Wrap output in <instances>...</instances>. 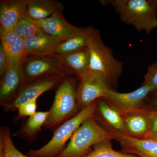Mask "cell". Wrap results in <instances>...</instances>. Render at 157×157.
Instances as JSON below:
<instances>
[{
	"label": "cell",
	"instance_id": "cell-10",
	"mask_svg": "<svg viewBox=\"0 0 157 157\" xmlns=\"http://www.w3.org/2000/svg\"><path fill=\"white\" fill-rule=\"evenodd\" d=\"M21 63L11 61L9 69L1 77L0 105L2 107L10 103L25 85Z\"/></svg>",
	"mask_w": 157,
	"mask_h": 157
},
{
	"label": "cell",
	"instance_id": "cell-30",
	"mask_svg": "<svg viewBox=\"0 0 157 157\" xmlns=\"http://www.w3.org/2000/svg\"><path fill=\"white\" fill-rule=\"evenodd\" d=\"M146 138H151V139H153V140L157 141V134L151 135V136H149L148 137H146Z\"/></svg>",
	"mask_w": 157,
	"mask_h": 157
},
{
	"label": "cell",
	"instance_id": "cell-22",
	"mask_svg": "<svg viewBox=\"0 0 157 157\" xmlns=\"http://www.w3.org/2000/svg\"><path fill=\"white\" fill-rule=\"evenodd\" d=\"M13 32L24 39L45 33L25 11L21 16Z\"/></svg>",
	"mask_w": 157,
	"mask_h": 157
},
{
	"label": "cell",
	"instance_id": "cell-14",
	"mask_svg": "<svg viewBox=\"0 0 157 157\" xmlns=\"http://www.w3.org/2000/svg\"><path fill=\"white\" fill-rule=\"evenodd\" d=\"M124 125L127 135L138 138H145L149 133V112L144 109L123 114Z\"/></svg>",
	"mask_w": 157,
	"mask_h": 157
},
{
	"label": "cell",
	"instance_id": "cell-20",
	"mask_svg": "<svg viewBox=\"0 0 157 157\" xmlns=\"http://www.w3.org/2000/svg\"><path fill=\"white\" fill-rule=\"evenodd\" d=\"M1 44L11 61L21 63L27 56L25 40L14 32H9L0 36Z\"/></svg>",
	"mask_w": 157,
	"mask_h": 157
},
{
	"label": "cell",
	"instance_id": "cell-12",
	"mask_svg": "<svg viewBox=\"0 0 157 157\" xmlns=\"http://www.w3.org/2000/svg\"><path fill=\"white\" fill-rule=\"evenodd\" d=\"M27 1H0V36L14 30L18 20L25 11Z\"/></svg>",
	"mask_w": 157,
	"mask_h": 157
},
{
	"label": "cell",
	"instance_id": "cell-19",
	"mask_svg": "<svg viewBox=\"0 0 157 157\" xmlns=\"http://www.w3.org/2000/svg\"><path fill=\"white\" fill-rule=\"evenodd\" d=\"M49 114V110L38 111L29 117L22 123L20 129L17 131V136L29 144L33 143L37 139L39 132L42 131Z\"/></svg>",
	"mask_w": 157,
	"mask_h": 157
},
{
	"label": "cell",
	"instance_id": "cell-4",
	"mask_svg": "<svg viewBox=\"0 0 157 157\" xmlns=\"http://www.w3.org/2000/svg\"><path fill=\"white\" fill-rule=\"evenodd\" d=\"M77 86L76 79L71 76L65 78L57 88L49 115L43 126L45 129L54 132L81 111L76 98Z\"/></svg>",
	"mask_w": 157,
	"mask_h": 157
},
{
	"label": "cell",
	"instance_id": "cell-23",
	"mask_svg": "<svg viewBox=\"0 0 157 157\" xmlns=\"http://www.w3.org/2000/svg\"><path fill=\"white\" fill-rule=\"evenodd\" d=\"M0 157H29L23 154L14 146L9 127L0 128Z\"/></svg>",
	"mask_w": 157,
	"mask_h": 157
},
{
	"label": "cell",
	"instance_id": "cell-11",
	"mask_svg": "<svg viewBox=\"0 0 157 157\" xmlns=\"http://www.w3.org/2000/svg\"><path fill=\"white\" fill-rule=\"evenodd\" d=\"M42 30L51 36L64 42L83 30L84 28L70 24L65 19L63 11L40 20H35Z\"/></svg>",
	"mask_w": 157,
	"mask_h": 157
},
{
	"label": "cell",
	"instance_id": "cell-8",
	"mask_svg": "<svg viewBox=\"0 0 157 157\" xmlns=\"http://www.w3.org/2000/svg\"><path fill=\"white\" fill-rule=\"evenodd\" d=\"M65 78L58 75H53L38 78L24 86L17 96L3 107L5 112L17 111L21 104L38 99L46 91L56 89Z\"/></svg>",
	"mask_w": 157,
	"mask_h": 157
},
{
	"label": "cell",
	"instance_id": "cell-28",
	"mask_svg": "<svg viewBox=\"0 0 157 157\" xmlns=\"http://www.w3.org/2000/svg\"><path fill=\"white\" fill-rule=\"evenodd\" d=\"M149 112L150 120V129L149 133L145 138L151 135L157 134V112L149 111Z\"/></svg>",
	"mask_w": 157,
	"mask_h": 157
},
{
	"label": "cell",
	"instance_id": "cell-25",
	"mask_svg": "<svg viewBox=\"0 0 157 157\" xmlns=\"http://www.w3.org/2000/svg\"><path fill=\"white\" fill-rule=\"evenodd\" d=\"M37 99L25 102L17 107V115L14 117V121L17 122L21 119L34 115L37 112Z\"/></svg>",
	"mask_w": 157,
	"mask_h": 157
},
{
	"label": "cell",
	"instance_id": "cell-2",
	"mask_svg": "<svg viewBox=\"0 0 157 157\" xmlns=\"http://www.w3.org/2000/svg\"><path fill=\"white\" fill-rule=\"evenodd\" d=\"M88 47L90 73L101 78L111 89L117 84L121 75L123 63L113 56L111 48L106 46L101 39L99 30H95Z\"/></svg>",
	"mask_w": 157,
	"mask_h": 157
},
{
	"label": "cell",
	"instance_id": "cell-5",
	"mask_svg": "<svg viewBox=\"0 0 157 157\" xmlns=\"http://www.w3.org/2000/svg\"><path fill=\"white\" fill-rule=\"evenodd\" d=\"M98 101L61 125L53 132V136L46 144L38 149L30 150L26 155L29 157H58L64 150L67 143L76 129L87 119L94 117Z\"/></svg>",
	"mask_w": 157,
	"mask_h": 157
},
{
	"label": "cell",
	"instance_id": "cell-21",
	"mask_svg": "<svg viewBox=\"0 0 157 157\" xmlns=\"http://www.w3.org/2000/svg\"><path fill=\"white\" fill-rule=\"evenodd\" d=\"M95 29L93 26L84 28L80 33L64 42L57 48L55 54L65 55L81 50L88 45Z\"/></svg>",
	"mask_w": 157,
	"mask_h": 157
},
{
	"label": "cell",
	"instance_id": "cell-32",
	"mask_svg": "<svg viewBox=\"0 0 157 157\" xmlns=\"http://www.w3.org/2000/svg\"><path fill=\"white\" fill-rule=\"evenodd\" d=\"M157 6V0H155Z\"/></svg>",
	"mask_w": 157,
	"mask_h": 157
},
{
	"label": "cell",
	"instance_id": "cell-24",
	"mask_svg": "<svg viewBox=\"0 0 157 157\" xmlns=\"http://www.w3.org/2000/svg\"><path fill=\"white\" fill-rule=\"evenodd\" d=\"M85 157H141L136 155L122 153L112 148L110 141H106L94 146V149Z\"/></svg>",
	"mask_w": 157,
	"mask_h": 157
},
{
	"label": "cell",
	"instance_id": "cell-27",
	"mask_svg": "<svg viewBox=\"0 0 157 157\" xmlns=\"http://www.w3.org/2000/svg\"><path fill=\"white\" fill-rule=\"evenodd\" d=\"M11 59L0 44V76L2 77L7 72L11 65Z\"/></svg>",
	"mask_w": 157,
	"mask_h": 157
},
{
	"label": "cell",
	"instance_id": "cell-16",
	"mask_svg": "<svg viewBox=\"0 0 157 157\" xmlns=\"http://www.w3.org/2000/svg\"><path fill=\"white\" fill-rule=\"evenodd\" d=\"M117 138L127 151L137 155L157 157V141L149 138H138L127 134H116Z\"/></svg>",
	"mask_w": 157,
	"mask_h": 157
},
{
	"label": "cell",
	"instance_id": "cell-13",
	"mask_svg": "<svg viewBox=\"0 0 157 157\" xmlns=\"http://www.w3.org/2000/svg\"><path fill=\"white\" fill-rule=\"evenodd\" d=\"M27 56H51L62 42L45 33L35 35L24 39Z\"/></svg>",
	"mask_w": 157,
	"mask_h": 157
},
{
	"label": "cell",
	"instance_id": "cell-29",
	"mask_svg": "<svg viewBox=\"0 0 157 157\" xmlns=\"http://www.w3.org/2000/svg\"><path fill=\"white\" fill-rule=\"evenodd\" d=\"M152 105L153 107H154L155 109V110L154 111L157 112V94L156 95L154 100L153 102Z\"/></svg>",
	"mask_w": 157,
	"mask_h": 157
},
{
	"label": "cell",
	"instance_id": "cell-26",
	"mask_svg": "<svg viewBox=\"0 0 157 157\" xmlns=\"http://www.w3.org/2000/svg\"><path fill=\"white\" fill-rule=\"evenodd\" d=\"M143 84L149 85L157 90V61L149 66Z\"/></svg>",
	"mask_w": 157,
	"mask_h": 157
},
{
	"label": "cell",
	"instance_id": "cell-6",
	"mask_svg": "<svg viewBox=\"0 0 157 157\" xmlns=\"http://www.w3.org/2000/svg\"><path fill=\"white\" fill-rule=\"evenodd\" d=\"M21 67L25 85L45 76L58 75L66 78L76 74L52 56H26Z\"/></svg>",
	"mask_w": 157,
	"mask_h": 157
},
{
	"label": "cell",
	"instance_id": "cell-17",
	"mask_svg": "<svg viewBox=\"0 0 157 157\" xmlns=\"http://www.w3.org/2000/svg\"><path fill=\"white\" fill-rule=\"evenodd\" d=\"M63 3L56 0H27L26 11L34 20H40L63 11Z\"/></svg>",
	"mask_w": 157,
	"mask_h": 157
},
{
	"label": "cell",
	"instance_id": "cell-18",
	"mask_svg": "<svg viewBox=\"0 0 157 157\" xmlns=\"http://www.w3.org/2000/svg\"><path fill=\"white\" fill-rule=\"evenodd\" d=\"M96 112H98L104 123L112 129L113 132L116 134H127L123 117L115 107L103 99H99L97 102Z\"/></svg>",
	"mask_w": 157,
	"mask_h": 157
},
{
	"label": "cell",
	"instance_id": "cell-3",
	"mask_svg": "<svg viewBox=\"0 0 157 157\" xmlns=\"http://www.w3.org/2000/svg\"><path fill=\"white\" fill-rule=\"evenodd\" d=\"M116 138L115 133L101 126L92 117L76 129L64 150L58 157H85L91 152L93 147Z\"/></svg>",
	"mask_w": 157,
	"mask_h": 157
},
{
	"label": "cell",
	"instance_id": "cell-15",
	"mask_svg": "<svg viewBox=\"0 0 157 157\" xmlns=\"http://www.w3.org/2000/svg\"><path fill=\"white\" fill-rule=\"evenodd\" d=\"M63 65L73 70L80 78L90 74V52L88 46L76 52L67 54L51 56Z\"/></svg>",
	"mask_w": 157,
	"mask_h": 157
},
{
	"label": "cell",
	"instance_id": "cell-7",
	"mask_svg": "<svg viewBox=\"0 0 157 157\" xmlns=\"http://www.w3.org/2000/svg\"><path fill=\"white\" fill-rule=\"evenodd\" d=\"M155 91L152 86L147 84H143L141 87L129 93H118L109 89L103 100L115 107L122 115L144 109L142 107L144 102Z\"/></svg>",
	"mask_w": 157,
	"mask_h": 157
},
{
	"label": "cell",
	"instance_id": "cell-1",
	"mask_svg": "<svg viewBox=\"0 0 157 157\" xmlns=\"http://www.w3.org/2000/svg\"><path fill=\"white\" fill-rule=\"evenodd\" d=\"M102 5H110L119 14L121 20L137 30L149 34L157 28L155 0L100 1Z\"/></svg>",
	"mask_w": 157,
	"mask_h": 157
},
{
	"label": "cell",
	"instance_id": "cell-9",
	"mask_svg": "<svg viewBox=\"0 0 157 157\" xmlns=\"http://www.w3.org/2000/svg\"><path fill=\"white\" fill-rule=\"evenodd\" d=\"M78 79L76 98L81 110L99 99H104L111 89L101 78L92 73Z\"/></svg>",
	"mask_w": 157,
	"mask_h": 157
},
{
	"label": "cell",
	"instance_id": "cell-31",
	"mask_svg": "<svg viewBox=\"0 0 157 157\" xmlns=\"http://www.w3.org/2000/svg\"><path fill=\"white\" fill-rule=\"evenodd\" d=\"M138 156H140L141 157H147L144 156H142V155H138Z\"/></svg>",
	"mask_w": 157,
	"mask_h": 157
}]
</instances>
